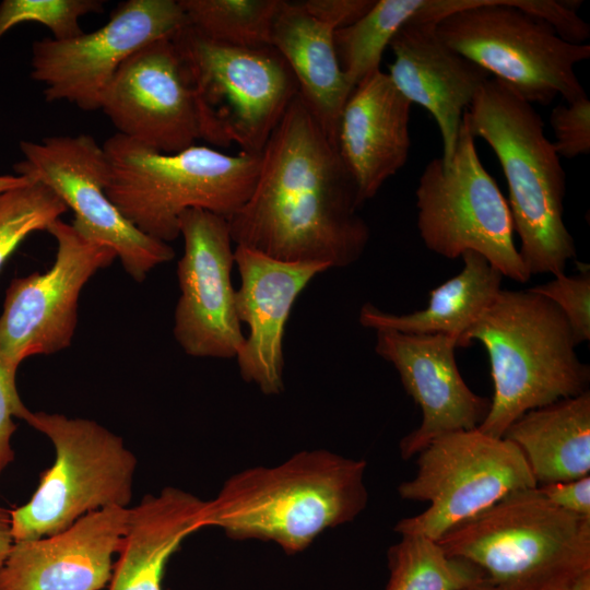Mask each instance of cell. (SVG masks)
<instances>
[{
	"label": "cell",
	"instance_id": "obj_1",
	"mask_svg": "<svg viewBox=\"0 0 590 590\" xmlns=\"http://www.w3.org/2000/svg\"><path fill=\"white\" fill-rule=\"evenodd\" d=\"M359 209L337 140L297 93L260 153L251 194L227 220L236 246L345 268L369 241Z\"/></svg>",
	"mask_w": 590,
	"mask_h": 590
},
{
	"label": "cell",
	"instance_id": "obj_2",
	"mask_svg": "<svg viewBox=\"0 0 590 590\" xmlns=\"http://www.w3.org/2000/svg\"><path fill=\"white\" fill-rule=\"evenodd\" d=\"M366 465L365 460L318 449L274 467L239 471L208 500L205 527L236 541L273 542L286 554H297L366 508Z\"/></svg>",
	"mask_w": 590,
	"mask_h": 590
},
{
	"label": "cell",
	"instance_id": "obj_3",
	"mask_svg": "<svg viewBox=\"0 0 590 590\" xmlns=\"http://www.w3.org/2000/svg\"><path fill=\"white\" fill-rule=\"evenodd\" d=\"M481 0L436 23L453 50L530 104L566 103L588 96L575 66L590 58L589 24L577 13L580 2Z\"/></svg>",
	"mask_w": 590,
	"mask_h": 590
},
{
	"label": "cell",
	"instance_id": "obj_4",
	"mask_svg": "<svg viewBox=\"0 0 590 590\" xmlns=\"http://www.w3.org/2000/svg\"><path fill=\"white\" fill-rule=\"evenodd\" d=\"M471 134L496 155L509 191L519 255L529 273L563 274L576 246L564 215L566 176L544 123L515 90L489 78L463 113Z\"/></svg>",
	"mask_w": 590,
	"mask_h": 590
},
{
	"label": "cell",
	"instance_id": "obj_5",
	"mask_svg": "<svg viewBox=\"0 0 590 590\" xmlns=\"http://www.w3.org/2000/svg\"><path fill=\"white\" fill-rule=\"evenodd\" d=\"M479 341L487 352L494 394L477 427L494 437L528 411L588 391L589 366L575 352L570 326L542 295L500 290L458 341Z\"/></svg>",
	"mask_w": 590,
	"mask_h": 590
},
{
	"label": "cell",
	"instance_id": "obj_6",
	"mask_svg": "<svg viewBox=\"0 0 590 590\" xmlns=\"http://www.w3.org/2000/svg\"><path fill=\"white\" fill-rule=\"evenodd\" d=\"M103 149L107 197L138 229L166 244L180 235L179 217L188 209L228 219L251 194L260 166V155H229L197 144L161 153L120 133Z\"/></svg>",
	"mask_w": 590,
	"mask_h": 590
},
{
	"label": "cell",
	"instance_id": "obj_7",
	"mask_svg": "<svg viewBox=\"0 0 590 590\" xmlns=\"http://www.w3.org/2000/svg\"><path fill=\"white\" fill-rule=\"evenodd\" d=\"M437 542L509 590H567L590 573V518L556 507L538 487L510 493Z\"/></svg>",
	"mask_w": 590,
	"mask_h": 590
},
{
	"label": "cell",
	"instance_id": "obj_8",
	"mask_svg": "<svg viewBox=\"0 0 590 590\" xmlns=\"http://www.w3.org/2000/svg\"><path fill=\"white\" fill-rule=\"evenodd\" d=\"M172 39L193 94L200 139L260 155L298 93L283 57L272 46L211 40L189 25Z\"/></svg>",
	"mask_w": 590,
	"mask_h": 590
},
{
	"label": "cell",
	"instance_id": "obj_9",
	"mask_svg": "<svg viewBox=\"0 0 590 590\" xmlns=\"http://www.w3.org/2000/svg\"><path fill=\"white\" fill-rule=\"evenodd\" d=\"M25 422L51 440L55 461L30 500L10 511L14 542L58 533L96 510L128 507L138 462L120 436L58 413L31 412Z\"/></svg>",
	"mask_w": 590,
	"mask_h": 590
},
{
	"label": "cell",
	"instance_id": "obj_10",
	"mask_svg": "<svg viewBox=\"0 0 590 590\" xmlns=\"http://www.w3.org/2000/svg\"><path fill=\"white\" fill-rule=\"evenodd\" d=\"M415 198L417 229L428 250L447 259L475 251L503 276L529 281L514 243L509 204L481 162L463 117L451 161L426 164Z\"/></svg>",
	"mask_w": 590,
	"mask_h": 590
},
{
	"label": "cell",
	"instance_id": "obj_11",
	"mask_svg": "<svg viewBox=\"0 0 590 590\" xmlns=\"http://www.w3.org/2000/svg\"><path fill=\"white\" fill-rule=\"evenodd\" d=\"M416 467L414 477L401 483L398 493L428 507L400 520L394 531L435 541L510 493L538 486L514 442L479 428L435 438L417 455Z\"/></svg>",
	"mask_w": 590,
	"mask_h": 590
},
{
	"label": "cell",
	"instance_id": "obj_12",
	"mask_svg": "<svg viewBox=\"0 0 590 590\" xmlns=\"http://www.w3.org/2000/svg\"><path fill=\"white\" fill-rule=\"evenodd\" d=\"M20 149L24 158L14 165L15 172L48 186L74 212L73 228L111 248L134 281L142 282L175 257L168 244L142 233L109 200L107 156L92 135H51L22 141Z\"/></svg>",
	"mask_w": 590,
	"mask_h": 590
},
{
	"label": "cell",
	"instance_id": "obj_13",
	"mask_svg": "<svg viewBox=\"0 0 590 590\" xmlns=\"http://www.w3.org/2000/svg\"><path fill=\"white\" fill-rule=\"evenodd\" d=\"M186 25L178 0L123 1L101 28L66 40L34 42L31 78L45 84L49 103L67 101L82 110L101 109L105 91L130 56Z\"/></svg>",
	"mask_w": 590,
	"mask_h": 590
},
{
	"label": "cell",
	"instance_id": "obj_14",
	"mask_svg": "<svg viewBox=\"0 0 590 590\" xmlns=\"http://www.w3.org/2000/svg\"><path fill=\"white\" fill-rule=\"evenodd\" d=\"M47 232L57 241L51 268L13 279L5 292L0 355L14 373L30 356L50 355L70 346L82 288L117 258L111 248L86 239L60 219Z\"/></svg>",
	"mask_w": 590,
	"mask_h": 590
},
{
	"label": "cell",
	"instance_id": "obj_15",
	"mask_svg": "<svg viewBox=\"0 0 590 590\" xmlns=\"http://www.w3.org/2000/svg\"><path fill=\"white\" fill-rule=\"evenodd\" d=\"M184 255L177 264L180 296L174 337L194 357H236L245 337L231 282L235 264L228 220L203 209L179 217Z\"/></svg>",
	"mask_w": 590,
	"mask_h": 590
},
{
	"label": "cell",
	"instance_id": "obj_16",
	"mask_svg": "<svg viewBox=\"0 0 590 590\" xmlns=\"http://www.w3.org/2000/svg\"><path fill=\"white\" fill-rule=\"evenodd\" d=\"M101 110L117 133L161 153L182 151L200 139L193 94L172 37L144 46L121 64Z\"/></svg>",
	"mask_w": 590,
	"mask_h": 590
},
{
	"label": "cell",
	"instance_id": "obj_17",
	"mask_svg": "<svg viewBox=\"0 0 590 590\" xmlns=\"http://www.w3.org/2000/svg\"><path fill=\"white\" fill-rule=\"evenodd\" d=\"M456 347L457 339L444 334L376 331V353L394 366L422 411L420 426L400 441L403 459L418 455L439 436L477 428L489 411L491 400L474 393L463 380Z\"/></svg>",
	"mask_w": 590,
	"mask_h": 590
},
{
	"label": "cell",
	"instance_id": "obj_18",
	"mask_svg": "<svg viewBox=\"0 0 590 590\" xmlns=\"http://www.w3.org/2000/svg\"><path fill=\"white\" fill-rule=\"evenodd\" d=\"M240 276L235 290L237 317L248 326L236 358L241 378L267 396L283 390V338L292 307L307 284L330 268L286 262L243 246L234 249Z\"/></svg>",
	"mask_w": 590,
	"mask_h": 590
},
{
	"label": "cell",
	"instance_id": "obj_19",
	"mask_svg": "<svg viewBox=\"0 0 590 590\" xmlns=\"http://www.w3.org/2000/svg\"><path fill=\"white\" fill-rule=\"evenodd\" d=\"M129 507L85 515L67 529L14 542L0 568V590H102L127 530Z\"/></svg>",
	"mask_w": 590,
	"mask_h": 590
},
{
	"label": "cell",
	"instance_id": "obj_20",
	"mask_svg": "<svg viewBox=\"0 0 590 590\" xmlns=\"http://www.w3.org/2000/svg\"><path fill=\"white\" fill-rule=\"evenodd\" d=\"M394 59L387 73L399 92L421 105L436 121L442 141L441 160L452 158L463 113L488 73L437 34L436 22L413 20L389 44Z\"/></svg>",
	"mask_w": 590,
	"mask_h": 590
},
{
	"label": "cell",
	"instance_id": "obj_21",
	"mask_svg": "<svg viewBox=\"0 0 590 590\" xmlns=\"http://www.w3.org/2000/svg\"><path fill=\"white\" fill-rule=\"evenodd\" d=\"M411 106L380 69L363 79L347 98L337 144L361 206L405 165L411 148Z\"/></svg>",
	"mask_w": 590,
	"mask_h": 590
},
{
	"label": "cell",
	"instance_id": "obj_22",
	"mask_svg": "<svg viewBox=\"0 0 590 590\" xmlns=\"http://www.w3.org/2000/svg\"><path fill=\"white\" fill-rule=\"evenodd\" d=\"M206 508L208 500L172 486L129 507L108 590H163L169 558L187 536L205 527Z\"/></svg>",
	"mask_w": 590,
	"mask_h": 590
},
{
	"label": "cell",
	"instance_id": "obj_23",
	"mask_svg": "<svg viewBox=\"0 0 590 590\" xmlns=\"http://www.w3.org/2000/svg\"><path fill=\"white\" fill-rule=\"evenodd\" d=\"M334 32L312 16L302 2L282 0L272 27L271 46L293 72L299 95L337 140L340 116L354 87L340 67Z\"/></svg>",
	"mask_w": 590,
	"mask_h": 590
},
{
	"label": "cell",
	"instance_id": "obj_24",
	"mask_svg": "<svg viewBox=\"0 0 590 590\" xmlns=\"http://www.w3.org/2000/svg\"><path fill=\"white\" fill-rule=\"evenodd\" d=\"M503 437L521 450L538 486L589 475V390L528 411Z\"/></svg>",
	"mask_w": 590,
	"mask_h": 590
},
{
	"label": "cell",
	"instance_id": "obj_25",
	"mask_svg": "<svg viewBox=\"0 0 590 590\" xmlns=\"http://www.w3.org/2000/svg\"><path fill=\"white\" fill-rule=\"evenodd\" d=\"M461 257L462 270L430 292L426 308L396 315L366 303L359 310V323L375 331L444 334L458 343L495 299L503 280L482 255L465 251Z\"/></svg>",
	"mask_w": 590,
	"mask_h": 590
},
{
	"label": "cell",
	"instance_id": "obj_26",
	"mask_svg": "<svg viewBox=\"0 0 590 590\" xmlns=\"http://www.w3.org/2000/svg\"><path fill=\"white\" fill-rule=\"evenodd\" d=\"M400 536L388 550L385 590H459L485 578L470 562L448 555L435 540L417 534Z\"/></svg>",
	"mask_w": 590,
	"mask_h": 590
},
{
	"label": "cell",
	"instance_id": "obj_27",
	"mask_svg": "<svg viewBox=\"0 0 590 590\" xmlns=\"http://www.w3.org/2000/svg\"><path fill=\"white\" fill-rule=\"evenodd\" d=\"M188 25L206 38L237 47L271 46L282 0H178Z\"/></svg>",
	"mask_w": 590,
	"mask_h": 590
},
{
	"label": "cell",
	"instance_id": "obj_28",
	"mask_svg": "<svg viewBox=\"0 0 590 590\" xmlns=\"http://www.w3.org/2000/svg\"><path fill=\"white\" fill-rule=\"evenodd\" d=\"M406 22L402 0H375L355 23L334 32L340 67L352 87L380 69L384 51Z\"/></svg>",
	"mask_w": 590,
	"mask_h": 590
},
{
	"label": "cell",
	"instance_id": "obj_29",
	"mask_svg": "<svg viewBox=\"0 0 590 590\" xmlns=\"http://www.w3.org/2000/svg\"><path fill=\"white\" fill-rule=\"evenodd\" d=\"M66 211L63 201L39 181L0 194V270L30 234L47 231Z\"/></svg>",
	"mask_w": 590,
	"mask_h": 590
},
{
	"label": "cell",
	"instance_id": "obj_30",
	"mask_svg": "<svg viewBox=\"0 0 590 590\" xmlns=\"http://www.w3.org/2000/svg\"><path fill=\"white\" fill-rule=\"evenodd\" d=\"M103 11L102 0H3L0 3V38L17 24L35 22L48 27L54 39H70L84 33L80 17Z\"/></svg>",
	"mask_w": 590,
	"mask_h": 590
},
{
	"label": "cell",
	"instance_id": "obj_31",
	"mask_svg": "<svg viewBox=\"0 0 590 590\" xmlns=\"http://www.w3.org/2000/svg\"><path fill=\"white\" fill-rule=\"evenodd\" d=\"M529 291L552 300L566 317L576 344L590 339V274L567 276L564 273L553 280L530 287Z\"/></svg>",
	"mask_w": 590,
	"mask_h": 590
},
{
	"label": "cell",
	"instance_id": "obj_32",
	"mask_svg": "<svg viewBox=\"0 0 590 590\" xmlns=\"http://www.w3.org/2000/svg\"><path fill=\"white\" fill-rule=\"evenodd\" d=\"M550 122L553 145L559 157L575 158L590 153V101L582 97L553 108Z\"/></svg>",
	"mask_w": 590,
	"mask_h": 590
},
{
	"label": "cell",
	"instance_id": "obj_33",
	"mask_svg": "<svg viewBox=\"0 0 590 590\" xmlns=\"http://www.w3.org/2000/svg\"><path fill=\"white\" fill-rule=\"evenodd\" d=\"M15 375L0 355V475L14 460L11 439L16 425L13 417L26 421L32 412L19 396Z\"/></svg>",
	"mask_w": 590,
	"mask_h": 590
},
{
	"label": "cell",
	"instance_id": "obj_34",
	"mask_svg": "<svg viewBox=\"0 0 590 590\" xmlns=\"http://www.w3.org/2000/svg\"><path fill=\"white\" fill-rule=\"evenodd\" d=\"M536 487L556 507L579 517L590 518V475Z\"/></svg>",
	"mask_w": 590,
	"mask_h": 590
},
{
	"label": "cell",
	"instance_id": "obj_35",
	"mask_svg": "<svg viewBox=\"0 0 590 590\" xmlns=\"http://www.w3.org/2000/svg\"><path fill=\"white\" fill-rule=\"evenodd\" d=\"M375 0H307L303 7L316 19L335 31L346 27L361 19Z\"/></svg>",
	"mask_w": 590,
	"mask_h": 590
},
{
	"label": "cell",
	"instance_id": "obj_36",
	"mask_svg": "<svg viewBox=\"0 0 590 590\" xmlns=\"http://www.w3.org/2000/svg\"><path fill=\"white\" fill-rule=\"evenodd\" d=\"M13 543L10 511L0 508V568L4 564Z\"/></svg>",
	"mask_w": 590,
	"mask_h": 590
},
{
	"label": "cell",
	"instance_id": "obj_37",
	"mask_svg": "<svg viewBox=\"0 0 590 590\" xmlns=\"http://www.w3.org/2000/svg\"><path fill=\"white\" fill-rule=\"evenodd\" d=\"M30 181H31V179H28L25 176H20V175H17V176H11V175L0 176V194H2L3 192H5V191H8L10 189L24 186V185L28 184Z\"/></svg>",
	"mask_w": 590,
	"mask_h": 590
},
{
	"label": "cell",
	"instance_id": "obj_38",
	"mask_svg": "<svg viewBox=\"0 0 590 590\" xmlns=\"http://www.w3.org/2000/svg\"><path fill=\"white\" fill-rule=\"evenodd\" d=\"M459 590H509L489 581L486 577Z\"/></svg>",
	"mask_w": 590,
	"mask_h": 590
},
{
	"label": "cell",
	"instance_id": "obj_39",
	"mask_svg": "<svg viewBox=\"0 0 590 590\" xmlns=\"http://www.w3.org/2000/svg\"><path fill=\"white\" fill-rule=\"evenodd\" d=\"M567 590H590V573L583 575L579 578L570 588Z\"/></svg>",
	"mask_w": 590,
	"mask_h": 590
}]
</instances>
